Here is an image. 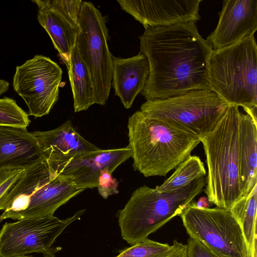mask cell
<instances>
[{"label":"cell","instance_id":"obj_25","mask_svg":"<svg viewBox=\"0 0 257 257\" xmlns=\"http://www.w3.org/2000/svg\"><path fill=\"white\" fill-rule=\"evenodd\" d=\"M82 2L80 0H50L54 9L78 27Z\"/></svg>","mask_w":257,"mask_h":257},{"label":"cell","instance_id":"obj_12","mask_svg":"<svg viewBox=\"0 0 257 257\" xmlns=\"http://www.w3.org/2000/svg\"><path fill=\"white\" fill-rule=\"evenodd\" d=\"M131 157V150L128 145L118 149H99L64 160L45 159L57 176L76 187L85 190L97 187L103 171L112 173Z\"/></svg>","mask_w":257,"mask_h":257},{"label":"cell","instance_id":"obj_1","mask_svg":"<svg viewBox=\"0 0 257 257\" xmlns=\"http://www.w3.org/2000/svg\"><path fill=\"white\" fill-rule=\"evenodd\" d=\"M139 38L140 52L149 65L141 92L146 100L211 90L209 62L213 48L199 34L196 22L147 27Z\"/></svg>","mask_w":257,"mask_h":257},{"label":"cell","instance_id":"obj_14","mask_svg":"<svg viewBox=\"0 0 257 257\" xmlns=\"http://www.w3.org/2000/svg\"><path fill=\"white\" fill-rule=\"evenodd\" d=\"M257 30V0H225L215 29L206 40L221 49L254 35Z\"/></svg>","mask_w":257,"mask_h":257},{"label":"cell","instance_id":"obj_18","mask_svg":"<svg viewBox=\"0 0 257 257\" xmlns=\"http://www.w3.org/2000/svg\"><path fill=\"white\" fill-rule=\"evenodd\" d=\"M32 2L37 6V20L39 24L49 35L54 48L67 68L76 44L78 27L54 9L50 0Z\"/></svg>","mask_w":257,"mask_h":257},{"label":"cell","instance_id":"obj_5","mask_svg":"<svg viewBox=\"0 0 257 257\" xmlns=\"http://www.w3.org/2000/svg\"><path fill=\"white\" fill-rule=\"evenodd\" d=\"M205 177L169 192L144 185L135 190L117 216L122 238L134 245L180 216L205 186Z\"/></svg>","mask_w":257,"mask_h":257},{"label":"cell","instance_id":"obj_27","mask_svg":"<svg viewBox=\"0 0 257 257\" xmlns=\"http://www.w3.org/2000/svg\"><path fill=\"white\" fill-rule=\"evenodd\" d=\"M25 169L0 170V200L19 180Z\"/></svg>","mask_w":257,"mask_h":257},{"label":"cell","instance_id":"obj_23","mask_svg":"<svg viewBox=\"0 0 257 257\" xmlns=\"http://www.w3.org/2000/svg\"><path fill=\"white\" fill-rule=\"evenodd\" d=\"M29 116L14 99L0 98V126L27 128L31 122Z\"/></svg>","mask_w":257,"mask_h":257},{"label":"cell","instance_id":"obj_8","mask_svg":"<svg viewBox=\"0 0 257 257\" xmlns=\"http://www.w3.org/2000/svg\"><path fill=\"white\" fill-rule=\"evenodd\" d=\"M76 46L89 73L95 103L105 104L112 82V54L106 17L89 2L83 1Z\"/></svg>","mask_w":257,"mask_h":257},{"label":"cell","instance_id":"obj_4","mask_svg":"<svg viewBox=\"0 0 257 257\" xmlns=\"http://www.w3.org/2000/svg\"><path fill=\"white\" fill-rule=\"evenodd\" d=\"M85 190L57 176L41 158L25 168L19 180L0 200V222L54 216L55 211Z\"/></svg>","mask_w":257,"mask_h":257},{"label":"cell","instance_id":"obj_15","mask_svg":"<svg viewBox=\"0 0 257 257\" xmlns=\"http://www.w3.org/2000/svg\"><path fill=\"white\" fill-rule=\"evenodd\" d=\"M42 158L37 140L27 128L0 126V170L25 169Z\"/></svg>","mask_w":257,"mask_h":257},{"label":"cell","instance_id":"obj_24","mask_svg":"<svg viewBox=\"0 0 257 257\" xmlns=\"http://www.w3.org/2000/svg\"><path fill=\"white\" fill-rule=\"evenodd\" d=\"M173 247V244L170 245L147 238L126 248L116 257H166Z\"/></svg>","mask_w":257,"mask_h":257},{"label":"cell","instance_id":"obj_26","mask_svg":"<svg viewBox=\"0 0 257 257\" xmlns=\"http://www.w3.org/2000/svg\"><path fill=\"white\" fill-rule=\"evenodd\" d=\"M112 173L103 171L98 179L97 189L99 195L104 199L118 193V182L112 177Z\"/></svg>","mask_w":257,"mask_h":257},{"label":"cell","instance_id":"obj_9","mask_svg":"<svg viewBox=\"0 0 257 257\" xmlns=\"http://www.w3.org/2000/svg\"><path fill=\"white\" fill-rule=\"evenodd\" d=\"M180 216L190 237L220 257H249L241 229L230 209L200 208L193 201Z\"/></svg>","mask_w":257,"mask_h":257},{"label":"cell","instance_id":"obj_17","mask_svg":"<svg viewBox=\"0 0 257 257\" xmlns=\"http://www.w3.org/2000/svg\"><path fill=\"white\" fill-rule=\"evenodd\" d=\"M32 133L37 140L42 157L48 160H64L99 149L82 137L69 120L54 130Z\"/></svg>","mask_w":257,"mask_h":257},{"label":"cell","instance_id":"obj_30","mask_svg":"<svg viewBox=\"0 0 257 257\" xmlns=\"http://www.w3.org/2000/svg\"><path fill=\"white\" fill-rule=\"evenodd\" d=\"M195 205L200 208H208L210 202L207 197H200L197 202L193 201Z\"/></svg>","mask_w":257,"mask_h":257},{"label":"cell","instance_id":"obj_6","mask_svg":"<svg viewBox=\"0 0 257 257\" xmlns=\"http://www.w3.org/2000/svg\"><path fill=\"white\" fill-rule=\"evenodd\" d=\"M209 71L211 90L228 105L257 109V46L254 35L213 49Z\"/></svg>","mask_w":257,"mask_h":257},{"label":"cell","instance_id":"obj_13","mask_svg":"<svg viewBox=\"0 0 257 257\" xmlns=\"http://www.w3.org/2000/svg\"><path fill=\"white\" fill-rule=\"evenodd\" d=\"M121 8L144 27L197 22L201 0H118Z\"/></svg>","mask_w":257,"mask_h":257},{"label":"cell","instance_id":"obj_11","mask_svg":"<svg viewBox=\"0 0 257 257\" xmlns=\"http://www.w3.org/2000/svg\"><path fill=\"white\" fill-rule=\"evenodd\" d=\"M62 73L55 62L42 55L16 67L13 86L26 102L29 115L36 118L49 114L59 99Z\"/></svg>","mask_w":257,"mask_h":257},{"label":"cell","instance_id":"obj_21","mask_svg":"<svg viewBox=\"0 0 257 257\" xmlns=\"http://www.w3.org/2000/svg\"><path fill=\"white\" fill-rule=\"evenodd\" d=\"M256 209L257 184L230 209L241 229L249 257H256Z\"/></svg>","mask_w":257,"mask_h":257},{"label":"cell","instance_id":"obj_10","mask_svg":"<svg viewBox=\"0 0 257 257\" xmlns=\"http://www.w3.org/2000/svg\"><path fill=\"white\" fill-rule=\"evenodd\" d=\"M85 212V209L79 210L65 220L52 216L6 222L0 230V257L20 256L33 252L54 257L61 249L52 246L56 238Z\"/></svg>","mask_w":257,"mask_h":257},{"label":"cell","instance_id":"obj_20","mask_svg":"<svg viewBox=\"0 0 257 257\" xmlns=\"http://www.w3.org/2000/svg\"><path fill=\"white\" fill-rule=\"evenodd\" d=\"M67 69L73 94L74 112L87 110L95 104L93 86L87 68L76 44Z\"/></svg>","mask_w":257,"mask_h":257},{"label":"cell","instance_id":"obj_19","mask_svg":"<svg viewBox=\"0 0 257 257\" xmlns=\"http://www.w3.org/2000/svg\"><path fill=\"white\" fill-rule=\"evenodd\" d=\"M239 123L240 179L243 196L257 184V109L243 108Z\"/></svg>","mask_w":257,"mask_h":257},{"label":"cell","instance_id":"obj_31","mask_svg":"<svg viewBox=\"0 0 257 257\" xmlns=\"http://www.w3.org/2000/svg\"><path fill=\"white\" fill-rule=\"evenodd\" d=\"M9 88V83L3 79H0V96L6 92Z\"/></svg>","mask_w":257,"mask_h":257},{"label":"cell","instance_id":"obj_29","mask_svg":"<svg viewBox=\"0 0 257 257\" xmlns=\"http://www.w3.org/2000/svg\"><path fill=\"white\" fill-rule=\"evenodd\" d=\"M171 251L166 257H187L186 245L175 240Z\"/></svg>","mask_w":257,"mask_h":257},{"label":"cell","instance_id":"obj_22","mask_svg":"<svg viewBox=\"0 0 257 257\" xmlns=\"http://www.w3.org/2000/svg\"><path fill=\"white\" fill-rule=\"evenodd\" d=\"M206 171L203 162L197 156L190 155L176 167L174 173L155 188L159 192L178 190L197 179L205 177Z\"/></svg>","mask_w":257,"mask_h":257},{"label":"cell","instance_id":"obj_2","mask_svg":"<svg viewBox=\"0 0 257 257\" xmlns=\"http://www.w3.org/2000/svg\"><path fill=\"white\" fill-rule=\"evenodd\" d=\"M127 128L133 167L146 177L166 176L201 142L195 134L148 118L140 110L129 117Z\"/></svg>","mask_w":257,"mask_h":257},{"label":"cell","instance_id":"obj_3","mask_svg":"<svg viewBox=\"0 0 257 257\" xmlns=\"http://www.w3.org/2000/svg\"><path fill=\"white\" fill-rule=\"evenodd\" d=\"M239 107L228 105L213 130L201 139L207 174L204 192L216 207L230 209L242 196L239 151Z\"/></svg>","mask_w":257,"mask_h":257},{"label":"cell","instance_id":"obj_32","mask_svg":"<svg viewBox=\"0 0 257 257\" xmlns=\"http://www.w3.org/2000/svg\"><path fill=\"white\" fill-rule=\"evenodd\" d=\"M16 257H34L32 255H23V256H16Z\"/></svg>","mask_w":257,"mask_h":257},{"label":"cell","instance_id":"obj_28","mask_svg":"<svg viewBox=\"0 0 257 257\" xmlns=\"http://www.w3.org/2000/svg\"><path fill=\"white\" fill-rule=\"evenodd\" d=\"M187 257H220L197 240L189 237L187 240Z\"/></svg>","mask_w":257,"mask_h":257},{"label":"cell","instance_id":"obj_16","mask_svg":"<svg viewBox=\"0 0 257 257\" xmlns=\"http://www.w3.org/2000/svg\"><path fill=\"white\" fill-rule=\"evenodd\" d=\"M149 74L148 59L140 51L128 58L112 55L111 85L125 108H131L136 96L144 89Z\"/></svg>","mask_w":257,"mask_h":257},{"label":"cell","instance_id":"obj_7","mask_svg":"<svg viewBox=\"0 0 257 257\" xmlns=\"http://www.w3.org/2000/svg\"><path fill=\"white\" fill-rule=\"evenodd\" d=\"M228 104L209 89H195L165 99H148L140 107L147 117L165 121L198 136L211 132Z\"/></svg>","mask_w":257,"mask_h":257}]
</instances>
